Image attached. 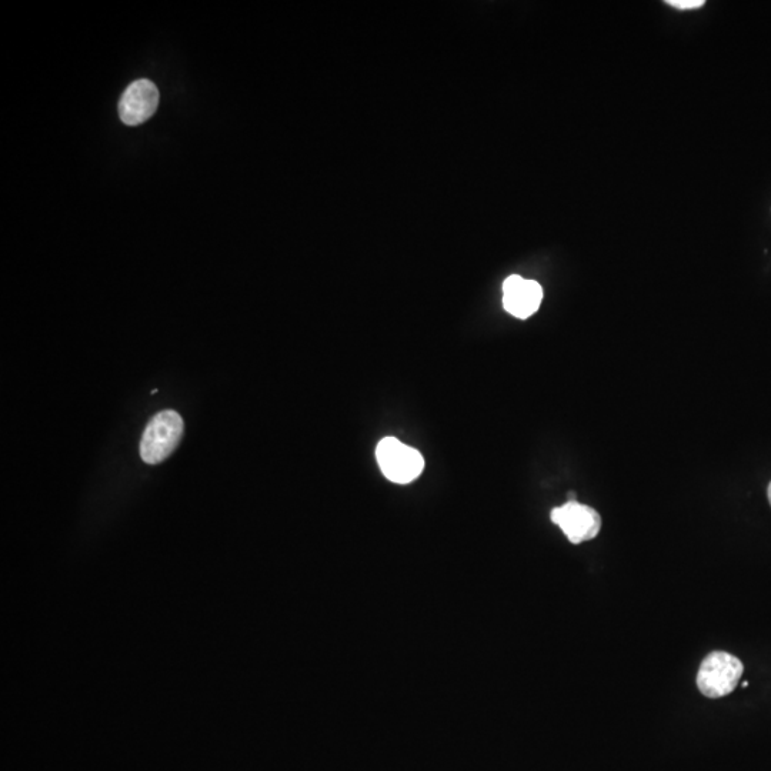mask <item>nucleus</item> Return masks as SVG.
<instances>
[{
  "label": "nucleus",
  "instance_id": "39448f33",
  "mask_svg": "<svg viewBox=\"0 0 771 771\" xmlns=\"http://www.w3.org/2000/svg\"><path fill=\"white\" fill-rule=\"evenodd\" d=\"M159 106V90L148 79L129 85L119 102V116L128 126H138L152 118Z\"/></svg>",
  "mask_w": 771,
  "mask_h": 771
},
{
  "label": "nucleus",
  "instance_id": "f257e3e1",
  "mask_svg": "<svg viewBox=\"0 0 771 771\" xmlns=\"http://www.w3.org/2000/svg\"><path fill=\"white\" fill-rule=\"evenodd\" d=\"M183 436V420L175 410L153 416L140 440V457L148 465H158L172 455Z\"/></svg>",
  "mask_w": 771,
  "mask_h": 771
},
{
  "label": "nucleus",
  "instance_id": "1a4fd4ad",
  "mask_svg": "<svg viewBox=\"0 0 771 771\" xmlns=\"http://www.w3.org/2000/svg\"><path fill=\"white\" fill-rule=\"evenodd\" d=\"M743 687H744V689H747V687H749V682H744L743 683Z\"/></svg>",
  "mask_w": 771,
  "mask_h": 771
},
{
  "label": "nucleus",
  "instance_id": "0eeeda50",
  "mask_svg": "<svg viewBox=\"0 0 771 771\" xmlns=\"http://www.w3.org/2000/svg\"><path fill=\"white\" fill-rule=\"evenodd\" d=\"M666 3L676 9L689 10L702 8L704 0H667Z\"/></svg>",
  "mask_w": 771,
  "mask_h": 771
},
{
  "label": "nucleus",
  "instance_id": "20e7f679",
  "mask_svg": "<svg viewBox=\"0 0 771 771\" xmlns=\"http://www.w3.org/2000/svg\"><path fill=\"white\" fill-rule=\"evenodd\" d=\"M552 522L566 534L570 543L580 544L596 539L602 529V517L592 507L582 503L567 502L566 505L552 510Z\"/></svg>",
  "mask_w": 771,
  "mask_h": 771
},
{
  "label": "nucleus",
  "instance_id": "f03ea898",
  "mask_svg": "<svg viewBox=\"0 0 771 771\" xmlns=\"http://www.w3.org/2000/svg\"><path fill=\"white\" fill-rule=\"evenodd\" d=\"M744 672L743 663L733 654L710 653L697 674V687L709 699H720L734 692Z\"/></svg>",
  "mask_w": 771,
  "mask_h": 771
},
{
  "label": "nucleus",
  "instance_id": "423d86ee",
  "mask_svg": "<svg viewBox=\"0 0 771 771\" xmlns=\"http://www.w3.org/2000/svg\"><path fill=\"white\" fill-rule=\"evenodd\" d=\"M542 300V286L534 280L514 275L507 277L503 283V306L506 312L517 319H527L534 315Z\"/></svg>",
  "mask_w": 771,
  "mask_h": 771
},
{
  "label": "nucleus",
  "instance_id": "6e6552de",
  "mask_svg": "<svg viewBox=\"0 0 771 771\" xmlns=\"http://www.w3.org/2000/svg\"><path fill=\"white\" fill-rule=\"evenodd\" d=\"M767 496H769V502H770V505H771V482H770V485H769V489H767Z\"/></svg>",
  "mask_w": 771,
  "mask_h": 771
},
{
  "label": "nucleus",
  "instance_id": "7ed1b4c3",
  "mask_svg": "<svg viewBox=\"0 0 771 771\" xmlns=\"http://www.w3.org/2000/svg\"><path fill=\"white\" fill-rule=\"evenodd\" d=\"M376 459L386 479L399 485L413 482L425 469L423 456L395 437H386L377 445Z\"/></svg>",
  "mask_w": 771,
  "mask_h": 771
}]
</instances>
